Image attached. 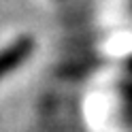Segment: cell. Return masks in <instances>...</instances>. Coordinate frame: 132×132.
I'll return each mask as SVG.
<instances>
[{"mask_svg": "<svg viewBox=\"0 0 132 132\" xmlns=\"http://www.w3.org/2000/svg\"><path fill=\"white\" fill-rule=\"evenodd\" d=\"M130 66H132V64H130Z\"/></svg>", "mask_w": 132, "mask_h": 132, "instance_id": "2", "label": "cell"}, {"mask_svg": "<svg viewBox=\"0 0 132 132\" xmlns=\"http://www.w3.org/2000/svg\"><path fill=\"white\" fill-rule=\"evenodd\" d=\"M32 51H34V40L28 36L17 38L11 45H6L4 49H0V79H4L13 70H17L30 57Z\"/></svg>", "mask_w": 132, "mask_h": 132, "instance_id": "1", "label": "cell"}]
</instances>
